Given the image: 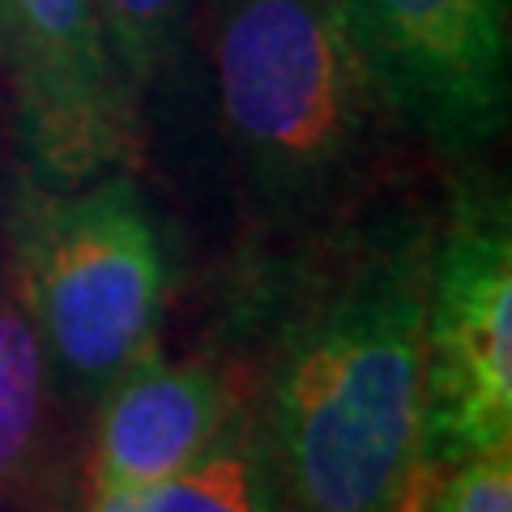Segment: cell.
<instances>
[{
  "instance_id": "cell-10",
  "label": "cell",
  "mask_w": 512,
  "mask_h": 512,
  "mask_svg": "<svg viewBox=\"0 0 512 512\" xmlns=\"http://www.w3.org/2000/svg\"><path fill=\"white\" fill-rule=\"evenodd\" d=\"M99 18L111 69L120 77L128 107L158 77H167L188 35L192 0H90Z\"/></svg>"
},
{
  "instance_id": "cell-2",
  "label": "cell",
  "mask_w": 512,
  "mask_h": 512,
  "mask_svg": "<svg viewBox=\"0 0 512 512\" xmlns=\"http://www.w3.org/2000/svg\"><path fill=\"white\" fill-rule=\"evenodd\" d=\"M210 60L256 218L291 239L350 218L389 107L333 0H210Z\"/></svg>"
},
{
  "instance_id": "cell-8",
  "label": "cell",
  "mask_w": 512,
  "mask_h": 512,
  "mask_svg": "<svg viewBox=\"0 0 512 512\" xmlns=\"http://www.w3.org/2000/svg\"><path fill=\"white\" fill-rule=\"evenodd\" d=\"M86 512H282L278 470L252 384L218 440L192 466L133 491H90Z\"/></svg>"
},
{
  "instance_id": "cell-9",
  "label": "cell",
  "mask_w": 512,
  "mask_h": 512,
  "mask_svg": "<svg viewBox=\"0 0 512 512\" xmlns=\"http://www.w3.org/2000/svg\"><path fill=\"white\" fill-rule=\"evenodd\" d=\"M47 359L22 299L0 295V491L35 470L47 427Z\"/></svg>"
},
{
  "instance_id": "cell-7",
  "label": "cell",
  "mask_w": 512,
  "mask_h": 512,
  "mask_svg": "<svg viewBox=\"0 0 512 512\" xmlns=\"http://www.w3.org/2000/svg\"><path fill=\"white\" fill-rule=\"evenodd\" d=\"M248 372L222 359H163L150 346L103 389L90 491H133L192 466L227 427Z\"/></svg>"
},
{
  "instance_id": "cell-4",
  "label": "cell",
  "mask_w": 512,
  "mask_h": 512,
  "mask_svg": "<svg viewBox=\"0 0 512 512\" xmlns=\"http://www.w3.org/2000/svg\"><path fill=\"white\" fill-rule=\"evenodd\" d=\"M495 444H512V227L504 192L461 184L431 235L419 457Z\"/></svg>"
},
{
  "instance_id": "cell-5",
  "label": "cell",
  "mask_w": 512,
  "mask_h": 512,
  "mask_svg": "<svg viewBox=\"0 0 512 512\" xmlns=\"http://www.w3.org/2000/svg\"><path fill=\"white\" fill-rule=\"evenodd\" d=\"M389 116L466 163L508 128V0H333Z\"/></svg>"
},
{
  "instance_id": "cell-6",
  "label": "cell",
  "mask_w": 512,
  "mask_h": 512,
  "mask_svg": "<svg viewBox=\"0 0 512 512\" xmlns=\"http://www.w3.org/2000/svg\"><path fill=\"white\" fill-rule=\"evenodd\" d=\"M0 47L43 180L69 188L116 167L128 154L133 107L90 0H0Z\"/></svg>"
},
{
  "instance_id": "cell-3",
  "label": "cell",
  "mask_w": 512,
  "mask_h": 512,
  "mask_svg": "<svg viewBox=\"0 0 512 512\" xmlns=\"http://www.w3.org/2000/svg\"><path fill=\"white\" fill-rule=\"evenodd\" d=\"M167 256L133 175L30 188L18 214V299L47 376L73 402H99L158 333Z\"/></svg>"
},
{
  "instance_id": "cell-11",
  "label": "cell",
  "mask_w": 512,
  "mask_h": 512,
  "mask_svg": "<svg viewBox=\"0 0 512 512\" xmlns=\"http://www.w3.org/2000/svg\"><path fill=\"white\" fill-rule=\"evenodd\" d=\"M397 512H512V444L419 457Z\"/></svg>"
},
{
  "instance_id": "cell-1",
  "label": "cell",
  "mask_w": 512,
  "mask_h": 512,
  "mask_svg": "<svg viewBox=\"0 0 512 512\" xmlns=\"http://www.w3.org/2000/svg\"><path fill=\"white\" fill-rule=\"evenodd\" d=\"M431 222L393 218L299 239L261 282L269 346L248 376L282 512H397L423 444Z\"/></svg>"
}]
</instances>
